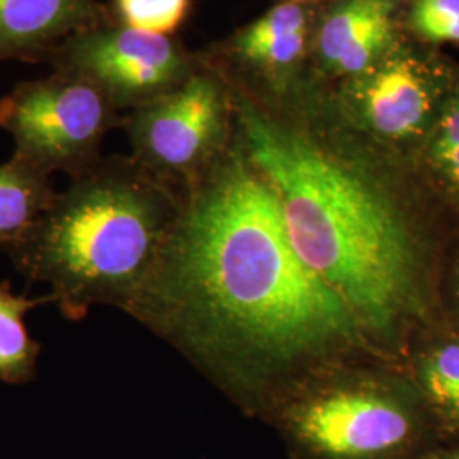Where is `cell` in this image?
<instances>
[{
  "label": "cell",
  "mask_w": 459,
  "mask_h": 459,
  "mask_svg": "<svg viewBox=\"0 0 459 459\" xmlns=\"http://www.w3.org/2000/svg\"><path fill=\"white\" fill-rule=\"evenodd\" d=\"M191 356L291 362L349 341L358 318L298 255L278 195L237 160L201 174L133 301Z\"/></svg>",
  "instance_id": "obj_1"
},
{
  "label": "cell",
  "mask_w": 459,
  "mask_h": 459,
  "mask_svg": "<svg viewBox=\"0 0 459 459\" xmlns=\"http://www.w3.org/2000/svg\"><path fill=\"white\" fill-rule=\"evenodd\" d=\"M254 164L273 186L298 255L368 327L394 328L422 298L417 240L394 203L351 165L240 106Z\"/></svg>",
  "instance_id": "obj_2"
},
{
  "label": "cell",
  "mask_w": 459,
  "mask_h": 459,
  "mask_svg": "<svg viewBox=\"0 0 459 459\" xmlns=\"http://www.w3.org/2000/svg\"><path fill=\"white\" fill-rule=\"evenodd\" d=\"M181 204L134 159H100L58 191L48 212L7 255L24 278L47 282L62 315L81 322L94 305L130 310L159 263Z\"/></svg>",
  "instance_id": "obj_3"
},
{
  "label": "cell",
  "mask_w": 459,
  "mask_h": 459,
  "mask_svg": "<svg viewBox=\"0 0 459 459\" xmlns=\"http://www.w3.org/2000/svg\"><path fill=\"white\" fill-rule=\"evenodd\" d=\"M115 106L79 77L53 72L24 81L0 99V128L14 140V157L70 181L98 164L104 136L117 123Z\"/></svg>",
  "instance_id": "obj_4"
},
{
  "label": "cell",
  "mask_w": 459,
  "mask_h": 459,
  "mask_svg": "<svg viewBox=\"0 0 459 459\" xmlns=\"http://www.w3.org/2000/svg\"><path fill=\"white\" fill-rule=\"evenodd\" d=\"M55 72L94 85L116 109L140 108L184 82L196 68L169 36L115 19L72 34L51 53Z\"/></svg>",
  "instance_id": "obj_5"
},
{
  "label": "cell",
  "mask_w": 459,
  "mask_h": 459,
  "mask_svg": "<svg viewBox=\"0 0 459 459\" xmlns=\"http://www.w3.org/2000/svg\"><path fill=\"white\" fill-rule=\"evenodd\" d=\"M227 125V98L220 81L195 70L164 96L125 119L134 160L153 176L196 181L208 170Z\"/></svg>",
  "instance_id": "obj_6"
},
{
  "label": "cell",
  "mask_w": 459,
  "mask_h": 459,
  "mask_svg": "<svg viewBox=\"0 0 459 459\" xmlns=\"http://www.w3.org/2000/svg\"><path fill=\"white\" fill-rule=\"evenodd\" d=\"M299 443L327 459H379L411 453L441 436L422 396L407 403L366 392H339L305 403L293 415Z\"/></svg>",
  "instance_id": "obj_7"
},
{
  "label": "cell",
  "mask_w": 459,
  "mask_h": 459,
  "mask_svg": "<svg viewBox=\"0 0 459 459\" xmlns=\"http://www.w3.org/2000/svg\"><path fill=\"white\" fill-rule=\"evenodd\" d=\"M458 82V70L439 56L394 49L354 77L349 100L371 132L419 148Z\"/></svg>",
  "instance_id": "obj_8"
},
{
  "label": "cell",
  "mask_w": 459,
  "mask_h": 459,
  "mask_svg": "<svg viewBox=\"0 0 459 459\" xmlns=\"http://www.w3.org/2000/svg\"><path fill=\"white\" fill-rule=\"evenodd\" d=\"M111 19L98 0H0V62H48L66 38Z\"/></svg>",
  "instance_id": "obj_9"
},
{
  "label": "cell",
  "mask_w": 459,
  "mask_h": 459,
  "mask_svg": "<svg viewBox=\"0 0 459 459\" xmlns=\"http://www.w3.org/2000/svg\"><path fill=\"white\" fill-rule=\"evenodd\" d=\"M394 49V0H349L322 24L318 53L330 72L358 77Z\"/></svg>",
  "instance_id": "obj_10"
},
{
  "label": "cell",
  "mask_w": 459,
  "mask_h": 459,
  "mask_svg": "<svg viewBox=\"0 0 459 459\" xmlns=\"http://www.w3.org/2000/svg\"><path fill=\"white\" fill-rule=\"evenodd\" d=\"M415 359V388L439 434L459 439V332L444 327Z\"/></svg>",
  "instance_id": "obj_11"
},
{
  "label": "cell",
  "mask_w": 459,
  "mask_h": 459,
  "mask_svg": "<svg viewBox=\"0 0 459 459\" xmlns=\"http://www.w3.org/2000/svg\"><path fill=\"white\" fill-rule=\"evenodd\" d=\"M58 191L51 178L11 157L0 164V250L19 244L48 212Z\"/></svg>",
  "instance_id": "obj_12"
},
{
  "label": "cell",
  "mask_w": 459,
  "mask_h": 459,
  "mask_svg": "<svg viewBox=\"0 0 459 459\" xmlns=\"http://www.w3.org/2000/svg\"><path fill=\"white\" fill-rule=\"evenodd\" d=\"M307 45V14L299 4L284 2L237 36L235 49L255 65L284 70L295 65Z\"/></svg>",
  "instance_id": "obj_13"
},
{
  "label": "cell",
  "mask_w": 459,
  "mask_h": 459,
  "mask_svg": "<svg viewBox=\"0 0 459 459\" xmlns=\"http://www.w3.org/2000/svg\"><path fill=\"white\" fill-rule=\"evenodd\" d=\"M45 303H51L49 295L17 296L7 282L0 284V381L24 385L36 377L41 345L31 339L24 316Z\"/></svg>",
  "instance_id": "obj_14"
},
{
  "label": "cell",
  "mask_w": 459,
  "mask_h": 459,
  "mask_svg": "<svg viewBox=\"0 0 459 459\" xmlns=\"http://www.w3.org/2000/svg\"><path fill=\"white\" fill-rule=\"evenodd\" d=\"M417 150L434 193L459 210V82Z\"/></svg>",
  "instance_id": "obj_15"
},
{
  "label": "cell",
  "mask_w": 459,
  "mask_h": 459,
  "mask_svg": "<svg viewBox=\"0 0 459 459\" xmlns=\"http://www.w3.org/2000/svg\"><path fill=\"white\" fill-rule=\"evenodd\" d=\"M407 21L427 48H459V0H411Z\"/></svg>",
  "instance_id": "obj_16"
},
{
  "label": "cell",
  "mask_w": 459,
  "mask_h": 459,
  "mask_svg": "<svg viewBox=\"0 0 459 459\" xmlns=\"http://www.w3.org/2000/svg\"><path fill=\"white\" fill-rule=\"evenodd\" d=\"M191 0H115V21L147 33L169 36L189 13Z\"/></svg>",
  "instance_id": "obj_17"
},
{
  "label": "cell",
  "mask_w": 459,
  "mask_h": 459,
  "mask_svg": "<svg viewBox=\"0 0 459 459\" xmlns=\"http://www.w3.org/2000/svg\"><path fill=\"white\" fill-rule=\"evenodd\" d=\"M443 307L446 327L459 332V244L449 254L444 274Z\"/></svg>",
  "instance_id": "obj_18"
},
{
  "label": "cell",
  "mask_w": 459,
  "mask_h": 459,
  "mask_svg": "<svg viewBox=\"0 0 459 459\" xmlns=\"http://www.w3.org/2000/svg\"><path fill=\"white\" fill-rule=\"evenodd\" d=\"M422 459H459V439L453 441L446 449H437Z\"/></svg>",
  "instance_id": "obj_19"
},
{
  "label": "cell",
  "mask_w": 459,
  "mask_h": 459,
  "mask_svg": "<svg viewBox=\"0 0 459 459\" xmlns=\"http://www.w3.org/2000/svg\"><path fill=\"white\" fill-rule=\"evenodd\" d=\"M288 2H293V4H299V2H312V0H288Z\"/></svg>",
  "instance_id": "obj_20"
}]
</instances>
